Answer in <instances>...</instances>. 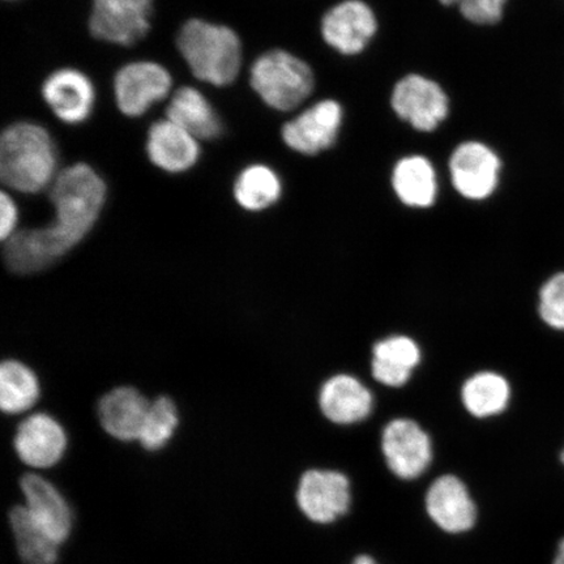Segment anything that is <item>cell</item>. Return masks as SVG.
<instances>
[{
	"instance_id": "cell-1",
	"label": "cell",
	"mask_w": 564,
	"mask_h": 564,
	"mask_svg": "<svg viewBox=\"0 0 564 564\" xmlns=\"http://www.w3.org/2000/svg\"><path fill=\"white\" fill-rule=\"evenodd\" d=\"M106 199L101 176L86 164L56 175L51 189L55 215L47 227L19 230L4 242L9 270L31 274L45 270L87 237Z\"/></svg>"
},
{
	"instance_id": "cell-2",
	"label": "cell",
	"mask_w": 564,
	"mask_h": 564,
	"mask_svg": "<svg viewBox=\"0 0 564 564\" xmlns=\"http://www.w3.org/2000/svg\"><path fill=\"white\" fill-rule=\"evenodd\" d=\"M58 152L45 127L19 122L0 139V176L6 186L24 194L40 193L55 181Z\"/></svg>"
},
{
	"instance_id": "cell-3",
	"label": "cell",
	"mask_w": 564,
	"mask_h": 564,
	"mask_svg": "<svg viewBox=\"0 0 564 564\" xmlns=\"http://www.w3.org/2000/svg\"><path fill=\"white\" fill-rule=\"evenodd\" d=\"M176 46L196 79L215 87L230 86L237 79L242 65V44L229 26L188 20L181 28Z\"/></svg>"
},
{
	"instance_id": "cell-4",
	"label": "cell",
	"mask_w": 564,
	"mask_h": 564,
	"mask_svg": "<svg viewBox=\"0 0 564 564\" xmlns=\"http://www.w3.org/2000/svg\"><path fill=\"white\" fill-rule=\"evenodd\" d=\"M250 84L271 109L292 111L313 95L315 74L300 56L278 48L253 62Z\"/></svg>"
},
{
	"instance_id": "cell-5",
	"label": "cell",
	"mask_w": 564,
	"mask_h": 564,
	"mask_svg": "<svg viewBox=\"0 0 564 564\" xmlns=\"http://www.w3.org/2000/svg\"><path fill=\"white\" fill-rule=\"evenodd\" d=\"M391 108L413 130L430 133L447 121L451 101L447 91L432 77L408 74L393 86Z\"/></svg>"
},
{
	"instance_id": "cell-6",
	"label": "cell",
	"mask_w": 564,
	"mask_h": 564,
	"mask_svg": "<svg viewBox=\"0 0 564 564\" xmlns=\"http://www.w3.org/2000/svg\"><path fill=\"white\" fill-rule=\"evenodd\" d=\"M503 162L484 141L467 140L451 153L448 172L455 192L471 202L496 194L502 178Z\"/></svg>"
},
{
	"instance_id": "cell-7",
	"label": "cell",
	"mask_w": 564,
	"mask_h": 564,
	"mask_svg": "<svg viewBox=\"0 0 564 564\" xmlns=\"http://www.w3.org/2000/svg\"><path fill=\"white\" fill-rule=\"evenodd\" d=\"M344 118L343 105L335 98H324L282 127V141L302 156H317L336 145Z\"/></svg>"
},
{
	"instance_id": "cell-8",
	"label": "cell",
	"mask_w": 564,
	"mask_h": 564,
	"mask_svg": "<svg viewBox=\"0 0 564 564\" xmlns=\"http://www.w3.org/2000/svg\"><path fill=\"white\" fill-rule=\"evenodd\" d=\"M378 30L377 13L366 0H338L321 21L324 44L344 56L362 54Z\"/></svg>"
},
{
	"instance_id": "cell-9",
	"label": "cell",
	"mask_w": 564,
	"mask_h": 564,
	"mask_svg": "<svg viewBox=\"0 0 564 564\" xmlns=\"http://www.w3.org/2000/svg\"><path fill=\"white\" fill-rule=\"evenodd\" d=\"M152 11V0H94L89 30L97 40L131 46L150 32Z\"/></svg>"
},
{
	"instance_id": "cell-10",
	"label": "cell",
	"mask_w": 564,
	"mask_h": 564,
	"mask_svg": "<svg viewBox=\"0 0 564 564\" xmlns=\"http://www.w3.org/2000/svg\"><path fill=\"white\" fill-rule=\"evenodd\" d=\"M172 76L154 62H133L118 70L115 94L119 110L127 117H141L169 95Z\"/></svg>"
},
{
	"instance_id": "cell-11",
	"label": "cell",
	"mask_w": 564,
	"mask_h": 564,
	"mask_svg": "<svg viewBox=\"0 0 564 564\" xmlns=\"http://www.w3.org/2000/svg\"><path fill=\"white\" fill-rule=\"evenodd\" d=\"M382 451L388 468L403 479H414L432 462V442L417 422L393 420L383 430Z\"/></svg>"
},
{
	"instance_id": "cell-12",
	"label": "cell",
	"mask_w": 564,
	"mask_h": 564,
	"mask_svg": "<svg viewBox=\"0 0 564 564\" xmlns=\"http://www.w3.org/2000/svg\"><path fill=\"white\" fill-rule=\"evenodd\" d=\"M297 500L310 520L333 523L349 510V479L335 470H308L301 478Z\"/></svg>"
},
{
	"instance_id": "cell-13",
	"label": "cell",
	"mask_w": 564,
	"mask_h": 564,
	"mask_svg": "<svg viewBox=\"0 0 564 564\" xmlns=\"http://www.w3.org/2000/svg\"><path fill=\"white\" fill-rule=\"evenodd\" d=\"M42 97L62 122L80 124L94 111L96 89L86 74L62 68L47 77L42 86Z\"/></svg>"
},
{
	"instance_id": "cell-14",
	"label": "cell",
	"mask_w": 564,
	"mask_h": 564,
	"mask_svg": "<svg viewBox=\"0 0 564 564\" xmlns=\"http://www.w3.org/2000/svg\"><path fill=\"white\" fill-rule=\"evenodd\" d=\"M67 435L61 423L45 413L31 415L18 427L15 449L21 462L32 468H51L61 462Z\"/></svg>"
},
{
	"instance_id": "cell-15",
	"label": "cell",
	"mask_w": 564,
	"mask_h": 564,
	"mask_svg": "<svg viewBox=\"0 0 564 564\" xmlns=\"http://www.w3.org/2000/svg\"><path fill=\"white\" fill-rule=\"evenodd\" d=\"M426 509L434 523L448 533L467 532L476 523L474 500L455 476L435 479L427 491Z\"/></svg>"
},
{
	"instance_id": "cell-16",
	"label": "cell",
	"mask_w": 564,
	"mask_h": 564,
	"mask_svg": "<svg viewBox=\"0 0 564 564\" xmlns=\"http://www.w3.org/2000/svg\"><path fill=\"white\" fill-rule=\"evenodd\" d=\"M148 158L161 171L183 173L189 171L200 158V147L192 133L171 119L153 123L148 131Z\"/></svg>"
},
{
	"instance_id": "cell-17",
	"label": "cell",
	"mask_w": 564,
	"mask_h": 564,
	"mask_svg": "<svg viewBox=\"0 0 564 564\" xmlns=\"http://www.w3.org/2000/svg\"><path fill=\"white\" fill-rule=\"evenodd\" d=\"M151 403L132 387H119L101 399L98 417L106 433L118 441H139Z\"/></svg>"
},
{
	"instance_id": "cell-18",
	"label": "cell",
	"mask_w": 564,
	"mask_h": 564,
	"mask_svg": "<svg viewBox=\"0 0 564 564\" xmlns=\"http://www.w3.org/2000/svg\"><path fill=\"white\" fill-rule=\"evenodd\" d=\"M391 186L398 199L409 208H430L438 199V173L432 160L422 154H408L397 161Z\"/></svg>"
},
{
	"instance_id": "cell-19",
	"label": "cell",
	"mask_w": 564,
	"mask_h": 564,
	"mask_svg": "<svg viewBox=\"0 0 564 564\" xmlns=\"http://www.w3.org/2000/svg\"><path fill=\"white\" fill-rule=\"evenodd\" d=\"M26 499V510L51 538L62 544L68 538L73 517L69 507L54 486L37 475H26L21 479Z\"/></svg>"
},
{
	"instance_id": "cell-20",
	"label": "cell",
	"mask_w": 564,
	"mask_h": 564,
	"mask_svg": "<svg viewBox=\"0 0 564 564\" xmlns=\"http://www.w3.org/2000/svg\"><path fill=\"white\" fill-rule=\"evenodd\" d=\"M322 412L338 425H351L365 420L372 409L368 388L350 376H336L327 380L319 394Z\"/></svg>"
},
{
	"instance_id": "cell-21",
	"label": "cell",
	"mask_w": 564,
	"mask_h": 564,
	"mask_svg": "<svg viewBox=\"0 0 564 564\" xmlns=\"http://www.w3.org/2000/svg\"><path fill=\"white\" fill-rule=\"evenodd\" d=\"M167 119L182 127L195 139L215 140L223 137L224 123L214 106L202 91L183 87L175 91L166 109Z\"/></svg>"
},
{
	"instance_id": "cell-22",
	"label": "cell",
	"mask_w": 564,
	"mask_h": 564,
	"mask_svg": "<svg viewBox=\"0 0 564 564\" xmlns=\"http://www.w3.org/2000/svg\"><path fill=\"white\" fill-rule=\"evenodd\" d=\"M419 345L406 336H392L372 349V377L388 387L404 386L420 364Z\"/></svg>"
},
{
	"instance_id": "cell-23",
	"label": "cell",
	"mask_w": 564,
	"mask_h": 564,
	"mask_svg": "<svg viewBox=\"0 0 564 564\" xmlns=\"http://www.w3.org/2000/svg\"><path fill=\"white\" fill-rule=\"evenodd\" d=\"M232 192L243 209L260 212L271 208L280 200L282 181L271 166L250 165L239 173Z\"/></svg>"
},
{
	"instance_id": "cell-24",
	"label": "cell",
	"mask_w": 564,
	"mask_h": 564,
	"mask_svg": "<svg viewBox=\"0 0 564 564\" xmlns=\"http://www.w3.org/2000/svg\"><path fill=\"white\" fill-rule=\"evenodd\" d=\"M510 384L499 373L478 372L464 383L462 399L465 409L477 419L502 413L509 405Z\"/></svg>"
},
{
	"instance_id": "cell-25",
	"label": "cell",
	"mask_w": 564,
	"mask_h": 564,
	"mask_svg": "<svg viewBox=\"0 0 564 564\" xmlns=\"http://www.w3.org/2000/svg\"><path fill=\"white\" fill-rule=\"evenodd\" d=\"M40 398L35 373L24 364L6 361L0 368V406L7 414H19L31 409Z\"/></svg>"
},
{
	"instance_id": "cell-26",
	"label": "cell",
	"mask_w": 564,
	"mask_h": 564,
	"mask_svg": "<svg viewBox=\"0 0 564 564\" xmlns=\"http://www.w3.org/2000/svg\"><path fill=\"white\" fill-rule=\"evenodd\" d=\"M11 525L20 556L26 564H55L59 544L35 523L26 507L12 510Z\"/></svg>"
},
{
	"instance_id": "cell-27",
	"label": "cell",
	"mask_w": 564,
	"mask_h": 564,
	"mask_svg": "<svg viewBox=\"0 0 564 564\" xmlns=\"http://www.w3.org/2000/svg\"><path fill=\"white\" fill-rule=\"evenodd\" d=\"M180 415L171 398L162 397L151 403L139 442L148 451L164 448L178 427Z\"/></svg>"
},
{
	"instance_id": "cell-28",
	"label": "cell",
	"mask_w": 564,
	"mask_h": 564,
	"mask_svg": "<svg viewBox=\"0 0 564 564\" xmlns=\"http://www.w3.org/2000/svg\"><path fill=\"white\" fill-rule=\"evenodd\" d=\"M443 7H456L462 17L478 26H491L502 21L510 0H438Z\"/></svg>"
},
{
	"instance_id": "cell-29",
	"label": "cell",
	"mask_w": 564,
	"mask_h": 564,
	"mask_svg": "<svg viewBox=\"0 0 564 564\" xmlns=\"http://www.w3.org/2000/svg\"><path fill=\"white\" fill-rule=\"evenodd\" d=\"M539 313L549 327L564 330V273L555 274L542 286Z\"/></svg>"
},
{
	"instance_id": "cell-30",
	"label": "cell",
	"mask_w": 564,
	"mask_h": 564,
	"mask_svg": "<svg viewBox=\"0 0 564 564\" xmlns=\"http://www.w3.org/2000/svg\"><path fill=\"white\" fill-rule=\"evenodd\" d=\"M19 212L15 202L6 193L0 196V236L3 242L15 235Z\"/></svg>"
},
{
	"instance_id": "cell-31",
	"label": "cell",
	"mask_w": 564,
	"mask_h": 564,
	"mask_svg": "<svg viewBox=\"0 0 564 564\" xmlns=\"http://www.w3.org/2000/svg\"><path fill=\"white\" fill-rule=\"evenodd\" d=\"M554 564H564V540L561 542L558 553H556Z\"/></svg>"
},
{
	"instance_id": "cell-32",
	"label": "cell",
	"mask_w": 564,
	"mask_h": 564,
	"mask_svg": "<svg viewBox=\"0 0 564 564\" xmlns=\"http://www.w3.org/2000/svg\"><path fill=\"white\" fill-rule=\"evenodd\" d=\"M352 564H376V562H373L370 558V556L362 555V556H359V558H357L356 562Z\"/></svg>"
},
{
	"instance_id": "cell-33",
	"label": "cell",
	"mask_w": 564,
	"mask_h": 564,
	"mask_svg": "<svg viewBox=\"0 0 564 564\" xmlns=\"http://www.w3.org/2000/svg\"><path fill=\"white\" fill-rule=\"evenodd\" d=\"M562 462L564 464V449H563V453H562Z\"/></svg>"
}]
</instances>
